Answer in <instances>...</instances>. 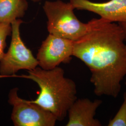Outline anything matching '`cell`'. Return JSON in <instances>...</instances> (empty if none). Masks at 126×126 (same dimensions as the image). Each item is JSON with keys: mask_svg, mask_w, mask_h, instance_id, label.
Returning <instances> with one entry per match:
<instances>
[{"mask_svg": "<svg viewBox=\"0 0 126 126\" xmlns=\"http://www.w3.org/2000/svg\"><path fill=\"white\" fill-rule=\"evenodd\" d=\"M85 35L73 42L72 56L81 60L91 72L96 95L117 98L126 76V43L119 24L93 18Z\"/></svg>", "mask_w": 126, "mask_h": 126, "instance_id": "cell-1", "label": "cell"}, {"mask_svg": "<svg viewBox=\"0 0 126 126\" xmlns=\"http://www.w3.org/2000/svg\"><path fill=\"white\" fill-rule=\"evenodd\" d=\"M64 74L63 70L59 66L49 70L36 67L28 71L27 75L15 74L10 77L24 78L36 83L40 92L36 99L31 101L53 113L57 121H62L77 99L75 83Z\"/></svg>", "mask_w": 126, "mask_h": 126, "instance_id": "cell-2", "label": "cell"}, {"mask_svg": "<svg viewBox=\"0 0 126 126\" xmlns=\"http://www.w3.org/2000/svg\"><path fill=\"white\" fill-rule=\"evenodd\" d=\"M43 9L48 19L49 34L74 42L85 35L90 29V22L80 21L74 13L75 9L70 2L60 0L46 1Z\"/></svg>", "mask_w": 126, "mask_h": 126, "instance_id": "cell-3", "label": "cell"}, {"mask_svg": "<svg viewBox=\"0 0 126 126\" xmlns=\"http://www.w3.org/2000/svg\"><path fill=\"white\" fill-rule=\"evenodd\" d=\"M23 23L18 19L11 23V40L8 50L0 60V77H10L20 70L30 71L38 65L37 59L20 36V28Z\"/></svg>", "mask_w": 126, "mask_h": 126, "instance_id": "cell-4", "label": "cell"}, {"mask_svg": "<svg viewBox=\"0 0 126 126\" xmlns=\"http://www.w3.org/2000/svg\"><path fill=\"white\" fill-rule=\"evenodd\" d=\"M18 88L9 91L8 102L13 107L11 120L15 126H54L57 120L53 113L39 105L19 97Z\"/></svg>", "mask_w": 126, "mask_h": 126, "instance_id": "cell-5", "label": "cell"}, {"mask_svg": "<svg viewBox=\"0 0 126 126\" xmlns=\"http://www.w3.org/2000/svg\"><path fill=\"white\" fill-rule=\"evenodd\" d=\"M73 42L49 34L44 41L36 56L38 65L49 70L61 63L69 62L72 56Z\"/></svg>", "mask_w": 126, "mask_h": 126, "instance_id": "cell-6", "label": "cell"}, {"mask_svg": "<svg viewBox=\"0 0 126 126\" xmlns=\"http://www.w3.org/2000/svg\"><path fill=\"white\" fill-rule=\"evenodd\" d=\"M70 2L75 9L93 12L110 22H126V0H110L104 2L70 0Z\"/></svg>", "mask_w": 126, "mask_h": 126, "instance_id": "cell-7", "label": "cell"}, {"mask_svg": "<svg viewBox=\"0 0 126 126\" xmlns=\"http://www.w3.org/2000/svg\"><path fill=\"white\" fill-rule=\"evenodd\" d=\"M102 102L99 99H77L68 111L69 119L66 126H102L99 120L94 118L96 110Z\"/></svg>", "mask_w": 126, "mask_h": 126, "instance_id": "cell-8", "label": "cell"}, {"mask_svg": "<svg viewBox=\"0 0 126 126\" xmlns=\"http://www.w3.org/2000/svg\"><path fill=\"white\" fill-rule=\"evenodd\" d=\"M28 8L26 0H0V23L11 24L23 17Z\"/></svg>", "mask_w": 126, "mask_h": 126, "instance_id": "cell-9", "label": "cell"}, {"mask_svg": "<svg viewBox=\"0 0 126 126\" xmlns=\"http://www.w3.org/2000/svg\"><path fill=\"white\" fill-rule=\"evenodd\" d=\"M123 98L122 106L114 117L109 121L108 126H126V92Z\"/></svg>", "mask_w": 126, "mask_h": 126, "instance_id": "cell-10", "label": "cell"}, {"mask_svg": "<svg viewBox=\"0 0 126 126\" xmlns=\"http://www.w3.org/2000/svg\"><path fill=\"white\" fill-rule=\"evenodd\" d=\"M11 24L7 23H0V60L4 54L6 46V39L11 35Z\"/></svg>", "mask_w": 126, "mask_h": 126, "instance_id": "cell-11", "label": "cell"}, {"mask_svg": "<svg viewBox=\"0 0 126 126\" xmlns=\"http://www.w3.org/2000/svg\"><path fill=\"white\" fill-rule=\"evenodd\" d=\"M118 24L120 25V26L121 27L123 30L124 35V37H125V40L126 43V22L119 23Z\"/></svg>", "mask_w": 126, "mask_h": 126, "instance_id": "cell-12", "label": "cell"}, {"mask_svg": "<svg viewBox=\"0 0 126 126\" xmlns=\"http://www.w3.org/2000/svg\"><path fill=\"white\" fill-rule=\"evenodd\" d=\"M31 0L34 1V2H38V1H40L42 0Z\"/></svg>", "mask_w": 126, "mask_h": 126, "instance_id": "cell-13", "label": "cell"}, {"mask_svg": "<svg viewBox=\"0 0 126 126\" xmlns=\"http://www.w3.org/2000/svg\"><path fill=\"white\" fill-rule=\"evenodd\" d=\"M125 79H126V81H125V84H126V77H125Z\"/></svg>", "mask_w": 126, "mask_h": 126, "instance_id": "cell-14", "label": "cell"}]
</instances>
